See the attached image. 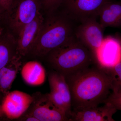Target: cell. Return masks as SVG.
<instances>
[{"mask_svg": "<svg viewBox=\"0 0 121 121\" xmlns=\"http://www.w3.org/2000/svg\"><path fill=\"white\" fill-rule=\"evenodd\" d=\"M13 0H0V6L3 10L8 13L11 9Z\"/></svg>", "mask_w": 121, "mask_h": 121, "instance_id": "20", "label": "cell"}, {"mask_svg": "<svg viewBox=\"0 0 121 121\" xmlns=\"http://www.w3.org/2000/svg\"><path fill=\"white\" fill-rule=\"evenodd\" d=\"M70 91L71 110L98 106L112 91V80L104 68L97 64L65 77Z\"/></svg>", "mask_w": 121, "mask_h": 121, "instance_id": "1", "label": "cell"}, {"mask_svg": "<svg viewBox=\"0 0 121 121\" xmlns=\"http://www.w3.org/2000/svg\"><path fill=\"white\" fill-rule=\"evenodd\" d=\"M116 39L118 40V41H119V43L121 44V36L117 35L116 36Z\"/></svg>", "mask_w": 121, "mask_h": 121, "instance_id": "23", "label": "cell"}, {"mask_svg": "<svg viewBox=\"0 0 121 121\" xmlns=\"http://www.w3.org/2000/svg\"><path fill=\"white\" fill-rule=\"evenodd\" d=\"M78 111L71 110L69 121H114L113 115L117 110L109 103Z\"/></svg>", "mask_w": 121, "mask_h": 121, "instance_id": "10", "label": "cell"}, {"mask_svg": "<svg viewBox=\"0 0 121 121\" xmlns=\"http://www.w3.org/2000/svg\"><path fill=\"white\" fill-rule=\"evenodd\" d=\"M3 12H4V11L3 10L2 8L0 6V14H1V13H2Z\"/></svg>", "mask_w": 121, "mask_h": 121, "instance_id": "24", "label": "cell"}, {"mask_svg": "<svg viewBox=\"0 0 121 121\" xmlns=\"http://www.w3.org/2000/svg\"><path fill=\"white\" fill-rule=\"evenodd\" d=\"M4 116H5V115L4 113L2 110V106H1V105L0 104V118Z\"/></svg>", "mask_w": 121, "mask_h": 121, "instance_id": "22", "label": "cell"}, {"mask_svg": "<svg viewBox=\"0 0 121 121\" xmlns=\"http://www.w3.org/2000/svg\"><path fill=\"white\" fill-rule=\"evenodd\" d=\"M107 103L112 105L117 110L121 111V90L110 93L104 103Z\"/></svg>", "mask_w": 121, "mask_h": 121, "instance_id": "18", "label": "cell"}, {"mask_svg": "<svg viewBox=\"0 0 121 121\" xmlns=\"http://www.w3.org/2000/svg\"><path fill=\"white\" fill-rule=\"evenodd\" d=\"M21 74L26 84L33 86H40L45 82L47 77L45 69L41 63L30 61L22 67Z\"/></svg>", "mask_w": 121, "mask_h": 121, "instance_id": "14", "label": "cell"}, {"mask_svg": "<svg viewBox=\"0 0 121 121\" xmlns=\"http://www.w3.org/2000/svg\"><path fill=\"white\" fill-rule=\"evenodd\" d=\"M22 56L17 54L0 69V93L4 95L9 91L18 72L22 67Z\"/></svg>", "mask_w": 121, "mask_h": 121, "instance_id": "12", "label": "cell"}, {"mask_svg": "<svg viewBox=\"0 0 121 121\" xmlns=\"http://www.w3.org/2000/svg\"><path fill=\"white\" fill-rule=\"evenodd\" d=\"M69 15H53L43 25L30 54L44 57L52 50L65 44L75 37L77 22Z\"/></svg>", "mask_w": 121, "mask_h": 121, "instance_id": "2", "label": "cell"}, {"mask_svg": "<svg viewBox=\"0 0 121 121\" xmlns=\"http://www.w3.org/2000/svg\"><path fill=\"white\" fill-rule=\"evenodd\" d=\"M32 95L27 93L15 90L9 91L2 100V110L9 119H17L25 113L32 104Z\"/></svg>", "mask_w": 121, "mask_h": 121, "instance_id": "8", "label": "cell"}, {"mask_svg": "<svg viewBox=\"0 0 121 121\" xmlns=\"http://www.w3.org/2000/svg\"><path fill=\"white\" fill-rule=\"evenodd\" d=\"M17 54V39L9 32L0 31V69Z\"/></svg>", "mask_w": 121, "mask_h": 121, "instance_id": "15", "label": "cell"}, {"mask_svg": "<svg viewBox=\"0 0 121 121\" xmlns=\"http://www.w3.org/2000/svg\"><path fill=\"white\" fill-rule=\"evenodd\" d=\"M96 19L91 17L82 21L76 27L75 32L76 38L92 52L96 59L97 52L104 38V29Z\"/></svg>", "mask_w": 121, "mask_h": 121, "instance_id": "6", "label": "cell"}, {"mask_svg": "<svg viewBox=\"0 0 121 121\" xmlns=\"http://www.w3.org/2000/svg\"><path fill=\"white\" fill-rule=\"evenodd\" d=\"M42 6L51 12L56 11L62 4L64 0H41Z\"/></svg>", "mask_w": 121, "mask_h": 121, "instance_id": "19", "label": "cell"}, {"mask_svg": "<svg viewBox=\"0 0 121 121\" xmlns=\"http://www.w3.org/2000/svg\"><path fill=\"white\" fill-rule=\"evenodd\" d=\"M40 12L36 18L24 26L18 33L17 40V54L22 56L30 54L35 45L44 23Z\"/></svg>", "mask_w": 121, "mask_h": 121, "instance_id": "9", "label": "cell"}, {"mask_svg": "<svg viewBox=\"0 0 121 121\" xmlns=\"http://www.w3.org/2000/svg\"><path fill=\"white\" fill-rule=\"evenodd\" d=\"M52 69L65 77L95 64L94 56L75 37L47 55Z\"/></svg>", "mask_w": 121, "mask_h": 121, "instance_id": "3", "label": "cell"}, {"mask_svg": "<svg viewBox=\"0 0 121 121\" xmlns=\"http://www.w3.org/2000/svg\"><path fill=\"white\" fill-rule=\"evenodd\" d=\"M99 16L103 28L121 26V2L110 1L104 5Z\"/></svg>", "mask_w": 121, "mask_h": 121, "instance_id": "13", "label": "cell"}, {"mask_svg": "<svg viewBox=\"0 0 121 121\" xmlns=\"http://www.w3.org/2000/svg\"><path fill=\"white\" fill-rule=\"evenodd\" d=\"M112 0H64L67 13L77 22L99 16L101 9Z\"/></svg>", "mask_w": 121, "mask_h": 121, "instance_id": "7", "label": "cell"}, {"mask_svg": "<svg viewBox=\"0 0 121 121\" xmlns=\"http://www.w3.org/2000/svg\"><path fill=\"white\" fill-rule=\"evenodd\" d=\"M48 77L50 91H56L62 96L68 109L71 112V95L65 76L52 69L48 72Z\"/></svg>", "mask_w": 121, "mask_h": 121, "instance_id": "16", "label": "cell"}, {"mask_svg": "<svg viewBox=\"0 0 121 121\" xmlns=\"http://www.w3.org/2000/svg\"><path fill=\"white\" fill-rule=\"evenodd\" d=\"M105 68L112 79V91L121 90V60L112 67Z\"/></svg>", "mask_w": 121, "mask_h": 121, "instance_id": "17", "label": "cell"}, {"mask_svg": "<svg viewBox=\"0 0 121 121\" xmlns=\"http://www.w3.org/2000/svg\"><path fill=\"white\" fill-rule=\"evenodd\" d=\"M42 6L41 0H13L9 15L10 27L18 34L36 18Z\"/></svg>", "mask_w": 121, "mask_h": 121, "instance_id": "4", "label": "cell"}, {"mask_svg": "<svg viewBox=\"0 0 121 121\" xmlns=\"http://www.w3.org/2000/svg\"><path fill=\"white\" fill-rule=\"evenodd\" d=\"M98 65L105 68L112 67L121 60V44L116 38H104L96 55Z\"/></svg>", "mask_w": 121, "mask_h": 121, "instance_id": "11", "label": "cell"}, {"mask_svg": "<svg viewBox=\"0 0 121 121\" xmlns=\"http://www.w3.org/2000/svg\"><path fill=\"white\" fill-rule=\"evenodd\" d=\"M32 96V104L24 114L33 116L39 121H69L67 115L54 105L48 94L37 93Z\"/></svg>", "mask_w": 121, "mask_h": 121, "instance_id": "5", "label": "cell"}, {"mask_svg": "<svg viewBox=\"0 0 121 121\" xmlns=\"http://www.w3.org/2000/svg\"><path fill=\"white\" fill-rule=\"evenodd\" d=\"M19 121H39L35 117L32 115L24 114L21 117L17 119Z\"/></svg>", "mask_w": 121, "mask_h": 121, "instance_id": "21", "label": "cell"}]
</instances>
